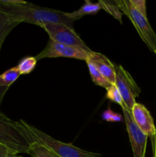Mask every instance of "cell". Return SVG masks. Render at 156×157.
I'll return each mask as SVG.
<instances>
[{"label":"cell","instance_id":"cell-1","mask_svg":"<svg viewBox=\"0 0 156 157\" xmlns=\"http://www.w3.org/2000/svg\"><path fill=\"white\" fill-rule=\"evenodd\" d=\"M0 11L20 24L26 22L41 27L47 23H58L73 29L74 21L68 18L66 12L41 7L28 2L0 0Z\"/></svg>","mask_w":156,"mask_h":157},{"label":"cell","instance_id":"cell-2","mask_svg":"<svg viewBox=\"0 0 156 157\" xmlns=\"http://www.w3.org/2000/svg\"><path fill=\"white\" fill-rule=\"evenodd\" d=\"M20 129L29 143H37L60 157H102L100 153L82 150L72 144L61 142L31 125L24 120L18 121Z\"/></svg>","mask_w":156,"mask_h":157},{"label":"cell","instance_id":"cell-3","mask_svg":"<svg viewBox=\"0 0 156 157\" xmlns=\"http://www.w3.org/2000/svg\"><path fill=\"white\" fill-rule=\"evenodd\" d=\"M122 14L126 15L137 31L139 37L151 52H154L156 48V33L151 28L146 16L136 10L129 0H116Z\"/></svg>","mask_w":156,"mask_h":157},{"label":"cell","instance_id":"cell-4","mask_svg":"<svg viewBox=\"0 0 156 157\" xmlns=\"http://www.w3.org/2000/svg\"><path fill=\"white\" fill-rule=\"evenodd\" d=\"M0 143L16 152L28 153L30 143L21 132L18 121L8 117L0 110Z\"/></svg>","mask_w":156,"mask_h":157},{"label":"cell","instance_id":"cell-5","mask_svg":"<svg viewBox=\"0 0 156 157\" xmlns=\"http://www.w3.org/2000/svg\"><path fill=\"white\" fill-rule=\"evenodd\" d=\"M116 66V81L117 87L125 107L129 112L136 103V98L141 93V89L136 84L129 73L122 65Z\"/></svg>","mask_w":156,"mask_h":157},{"label":"cell","instance_id":"cell-6","mask_svg":"<svg viewBox=\"0 0 156 157\" xmlns=\"http://www.w3.org/2000/svg\"><path fill=\"white\" fill-rule=\"evenodd\" d=\"M49 36V39L59 44L80 48L86 51H91L86 43L74 31L64 24L47 23L41 26Z\"/></svg>","mask_w":156,"mask_h":157},{"label":"cell","instance_id":"cell-7","mask_svg":"<svg viewBox=\"0 0 156 157\" xmlns=\"http://www.w3.org/2000/svg\"><path fill=\"white\" fill-rule=\"evenodd\" d=\"M91 51H86L80 48L65 45L49 39L44 50L35 56L38 61L46 58H68L87 61Z\"/></svg>","mask_w":156,"mask_h":157},{"label":"cell","instance_id":"cell-8","mask_svg":"<svg viewBox=\"0 0 156 157\" xmlns=\"http://www.w3.org/2000/svg\"><path fill=\"white\" fill-rule=\"evenodd\" d=\"M123 113L124 121L126 126V131L129 137L133 157H145L148 136L144 134L136 125L132 117L131 113L125 107H121Z\"/></svg>","mask_w":156,"mask_h":157},{"label":"cell","instance_id":"cell-9","mask_svg":"<svg viewBox=\"0 0 156 157\" xmlns=\"http://www.w3.org/2000/svg\"><path fill=\"white\" fill-rule=\"evenodd\" d=\"M130 113L139 130L148 136V137L151 139L154 137L156 133V127H154L153 118L148 109L143 104L136 103Z\"/></svg>","mask_w":156,"mask_h":157},{"label":"cell","instance_id":"cell-10","mask_svg":"<svg viewBox=\"0 0 156 157\" xmlns=\"http://www.w3.org/2000/svg\"><path fill=\"white\" fill-rule=\"evenodd\" d=\"M88 60L91 61L97 67L101 75L111 84H115L116 81V66L115 64L102 54L93 52L89 55Z\"/></svg>","mask_w":156,"mask_h":157},{"label":"cell","instance_id":"cell-11","mask_svg":"<svg viewBox=\"0 0 156 157\" xmlns=\"http://www.w3.org/2000/svg\"><path fill=\"white\" fill-rule=\"evenodd\" d=\"M101 9L102 8H101V5L99 2L97 3H93L88 0H86L85 3L78 10L74 11L73 12H66V15L70 19L75 21V20L80 19L85 15H95V14L98 13Z\"/></svg>","mask_w":156,"mask_h":157},{"label":"cell","instance_id":"cell-12","mask_svg":"<svg viewBox=\"0 0 156 157\" xmlns=\"http://www.w3.org/2000/svg\"><path fill=\"white\" fill-rule=\"evenodd\" d=\"M19 24V22L14 21L12 18L0 11V52L8 35Z\"/></svg>","mask_w":156,"mask_h":157},{"label":"cell","instance_id":"cell-13","mask_svg":"<svg viewBox=\"0 0 156 157\" xmlns=\"http://www.w3.org/2000/svg\"><path fill=\"white\" fill-rule=\"evenodd\" d=\"M86 62H87V67H88L89 69V72H90V77H91L92 81H93V83L96 85L102 87L103 88H108L111 85V84L101 75L100 72L97 69V67L94 65V64L88 59L86 61Z\"/></svg>","mask_w":156,"mask_h":157},{"label":"cell","instance_id":"cell-14","mask_svg":"<svg viewBox=\"0 0 156 157\" xmlns=\"http://www.w3.org/2000/svg\"><path fill=\"white\" fill-rule=\"evenodd\" d=\"M21 75L18 67H14L0 75V86L9 87Z\"/></svg>","mask_w":156,"mask_h":157},{"label":"cell","instance_id":"cell-15","mask_svg":"<svg viewBox=\"0 0 156 157\" xmlns=\"http://www.w3.org/2000/svg\"><path fill=\"white\" fill-rule=\"evenodd\" d=\"M99 2L100 3L102 9L106 11L107 13L110 14L112 16L117 19L119 22L122 23V17L123 14L118 6L116 0L115 1H102V0H100V1H99Z\"/></svg>","mask_w":156,"mask_h":157},{"label":"cell","instance_id":"cell-16","mask_svg":"<svg viewBox=\"0 0 156 157\" xmlns=\"http://www.w3.org/2000/svg\"><path fill=\"white\" fill-rule=\"evenodd\" d=\"M32 157H60L48 149L37 143H31L28 153Z\"/></svg>","mask_w":156,"mask_h":157},{"label":"cell","instance_id":"cell-17","mask_svg":"<svg viewBox=\"0 0 156 157\" xmlns=\"http://www.w3.org/2000/svg\"><path fill=\"white\" fill-rule=\"evenodd\" d=\"M37 62L38 60L35 57H25L20 61L17 67L21 75H28L35 68Z\"/></svg>","mask_w":156,"mask_h":157},{"label":"cell","instance_id":"cell-18","mask_svg":"<svg viewBox=\"0 0 156 157\" xmlns=\"http://www.w3.org/2000/svg\"><path fill=\"white\" fill-rule=\"evenodd\" d=\"M106 98L107 99L110 100V101H113V102L119 104L121 107L125 106L122 96H121L117 87H116L115 84H111V85H110L108 88L106 89Z\"/></svg>","mask_w":156,"mask_h":157},{"label":"cell","instance_id":"cell-19","mask_svg":"<svg viewBox=\"0 0 156 157\" xmlns=\"http://www.w3.org/2000/svg\"><path fill=\"white\" fill-rule=\"evenodd\" d=\"M102 119L106 122H121L123 121L124 117L118 113H115L110 107H109L102 113Z\"/></svg>","mask_w":156,"mask_h":157},{"label":"cell","instance_id":"cell-20","mask_svg":"<svg viewBox=\"0 0 156 157\" xmlns=\"http://www.w3.org/2000/svg\"><path fill=\"white\" fill-rule=\"evenodd\" d=\"M132 6L139 11L140 13L147 17L146 15V2L145 0H129Z\"/></svg>","mask_w":156,"mask_h":157},{"label":"cell","instance_id":"cell-21","mask_svg":"<svg viewBox=\"0 0 156 157\" xmlns=\"http://www.w3.org/2000/svg\"><path fill=\"white\" fill-rule=\"evenodd\" d=\"M0 157H22L18 156V153L11 150L5 144L0 143Z\"/></svg>","mask_w":156,"mask_h":157},{"label":"cell","instance_id":"cell-22","mask_svg":"<svg viewBox=\"0 0 156 157\" xmlns=\"http://www.w3.org/2000/svg\"><path fill=\"white\" fill-rule=\"evenodd\" d=\"M9 87H3V86H0V106H1L2 103L3 98H4L5 95H6V92L8 91Z\"/></svg>","mask_w":156,"mask_h":157},{"label":"cell","instance_id":"cell-23","mask_svg":"<svg viewBox=\"0 0 156 157\" xmlns=\"http://www.w3.org/2000/svg\"><path fill=\"white\" fill-rule=\"evenodd\" d=\"M151 144H152L153 157H156V133L154 137L151 138Z\"/></svg>","mask_w":156,"mask_h":157},{"label":"cell","instance_id":"cell-24","mask_svg":"<svg viewBox=\"0 0 156 157\" xmlns=\"http://www.w3.org/2000/svg\"><path fill=\"white\" fill-rule=\"evenodd\" d=\"M154 53L156 54V48H155V50H154Z\"/></svg>","mask_w":156,"mask_h":157}]
</instances>
